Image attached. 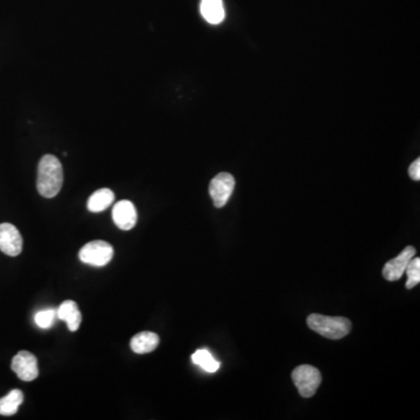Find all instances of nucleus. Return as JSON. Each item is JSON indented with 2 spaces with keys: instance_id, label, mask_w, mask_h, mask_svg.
<instances>
[{
  "instance_id": "nucleus-5",
  "label": "nucleus",
  "mask_w": 420,
  "mask_h": 420,
  "mask_svg": "<svg viewBox=\"0 0 420 420\" xmlns=\"http://www.w3.org/2000/svg\"><path fill=\"white\" fill-rule=\"evenodd\" d=\"M235 188V177L229 173L222 172L210 181L209 194L213 199L214 206L222 208L227 204Z\"/></svg>"
},
{
  "instance_id": "nucleus-7",
  "label": "nucleus",
  "mask_w": 420,
  "mask_h": 420,
  "mask_svg": "<svg viewBox=\"0 0 420 420\" xmlns=\"http://www.w3.org/2000/svg\"><path fill=\"white\" fill-rule=\"evenodd\" d=\"M416 256V249L414 246H407L397 257L385 264L383 267V277L387 282H397L405 273L407 264Z\"/></svg>"
},
{
  "instance_id": "nucleus-17",
  "label": "nucleus",
  "mask_w": 420,
  "mask_h": 420,
  "mask_svg": "<svg viewBox=\"0 0 420 420\" xmlns=\"http://www.w3.org/2000/svg\"><path fill=\"white\" fill-rule=\"evenodd\" d=\"M56 318H57V315H56L55 309H45V311L36 313L34 320L40 328L47 329L54 325Z\"/></svg>"
},
{
  "instance_id": "nucleus-13",
  "label": "nucleus",
  "mask_w": 420,
  "mask_h": 420,
  "mask_svg": "<svg viewBox=\"0 0 420 420\" xmlns=\"http://www.w3.org/2000/svg\"><path fill=\"white\" fill-rule=\"evenodd\" d=\"M115 201V194L109 188H102L96 191L89 197L88 209L92 213H101L103 210L108 209Z\"/></svg>"
},
{
  "instance_id": "nucleus-16",
  "label": "nucleus",
  "mask_w": 420,
  "mask_h": 420,
  "mask_svg": "<svg viewBox=\"0 0 420 420\" xmlns=\"http://www.w3.org/2000/svg\"><path fill=\"white\" fill-rule=\"evenodd\" d=\"M407 289H411L416 287L420 282V260L414 257L412 260L407 264Z\"/></svg>"
},
{
  "instance_id": "nucleus-14",
  "label": "nucleus",
  "mask_w": 420,
  "mask_h": 420,
  "mask_svg": "<svg viewBox=\"0 0 420 420\" xmlns=\"http://www.w3.org/2000/svg\"><path fill=\"white\" fill-rule=\"evenodd\" d=\"M23 402V394L21 391H11L5 397L0 398V414L1 416H13L17 414L18 409Z\"/></svg>"
},
{
  "instance_id": "nucleus-10",
  "label": "nucleus",
  "mask_w": 420,
  "mask_h": 420,
  "mask_svg": "<svg viewBox=\"0 0 420 420\" xmlns=\"http://www.w3.org/2000/svg\"><path fill=\"white\" fill-rule=\"evenodd\" d=\"M56 315L60 320L66 321L68 328L72 332H76L82 322V314L79 312V306L72 300L63 302L59 309L56 311Z\"/></svg>"
},
{
  "instance_id": "nucleus-9",
  "label": "nucleus",
  "mask_w": 420,
  "mask_h": 420,
  "mask_svg": "<svg viewBox=\"0 0 420 420\" xmlns=\"http://www.w3.org/2000/svg\"><path fill=\"white\" fill-rule=\"evenodd\" d=\"M137 210L131 201H119L112 209V219L119 229H132L137 223Z\"/></svg>"
},
{
  "instance_id": "nucleus-11",
  "label": "nucleus",
  "mask_w": 420,
  "mask_h": 420,
  "mask_svg": "<svg viewBox=\"0 0 420 420\" xmlns=\"http://www.w3.org/2000/svg\"><path fill=\"white\" fill-rule=\"evenodd\" d=\"M200 11L204 20L211 25H219L226 18L222 0H201Z\"/></svg>"
},
{
  "instance_id": "nucleus-12",
  "label": "nucleus",
  "mask_w": 420,
  "mask_h": 420,
  "mask_svg": "<svg viewBox=\"0 0 420 420\" xmlns=\"http://www.w3.org/2000/svg\"><path fill=\"white\" fill-rule=\"evenodd\" d=\"M159 341V336L155 333L140 332L131 338V349L137 354H148L155 350Z\"/></svg>"
},
{
  "instance_id": "nucleus-4",
  "label": "nucleus",
  "mask_w": 420,
  "mask_h": 420,
  "mask_svg": "<svg viewBox=\"0 0 420 420\" xmlns=\"http://www.w3.org/2000/svg\"><path fill=\"white\" fill-rule=\"evenodd\" d=\"M79 260L92 266H105L114 257V248L104 241H92L83 246L79 253Z\"/></svg>"
},
{
  "instance_id": "nucleus-8",
  "label": "nucleus",
  "mask_w": 420,
  "mask_h": 420,
  "mask_svg": "<svg viewBox=\"0 0 420 420\" xmlns=\"http://www.w3.org/2000/svg\"><path fill=\"white\" fill-rule=\"evenodd\" d=\"M0 251L16 257L23 251V237L13 224H0Z\"/></svg>"
},
{
  "instance_id": "nucleus-15",
  "label": "nucleus",
  "mask_w": 420,
  "mask_h": 420,
  "mask_svg": "<svg viewBox=\"0 0 420 420\" xmlns=\"http://www.w3.org/2000/svg\"><path fill=\"white\" fill-rule=\"evenodd\" d=\"M192 361L194 365H199L207 372H216L220 369V362L215 360V358L210 354V351L207 349H197L192 355Z\"/></svg>"
},
{
  "instance_id": "nucleus-3",
  "label": "nucleus",
  "mask_w": 420,
  "mask_h": 420,
  "mask_svg": "<svg viewBox=\"0 0 420 420\" xmlns=\"http://www.w3.org/2000/svg\"><path fill=\"white\" fill-rule=\"evenodd\" d=\"M292 381L298 387L299 394L304 398L313 397L321 385L320 371L313 365H302L292 371Z\"/></svg>"
},
{
  "instance_id": "nucleus-2",
  "label": "nucleus",
  "mask_w": 420,
  "mask_h": 420,
  "mask_svg": "<svg viewBox=\"0 0 420 420\" xmlns=\"http://www.w3.org/2000/svg\"><path fill=\"white\" fill-rule=\"evenodd\" d=\"M307 325L313 332L329 340H340L347 336L351 331L350 320L342 316L311 314L307 318Z\"/></svg>"
},
{
  "instance_id": "nucleus-1",
  "label": "nucleus",
  "mask_w": 420,
  "mask_h": 420,
  "mask_svg": "<svg viewBox=\"0 0 420 420\" xmlns=\"http://www.w3.org/2000/svg\"><path fill=\"white\" fill-rule=\"evenodd\" d=\"M63 184V168L57 158L52 155H43L38 166L36 188L40 195L47 199L56 197Z\"/></svg>"
},
{
  "instance_id": "nucleus-6",
  "label": "nucleus",
  "mask_w": 420,
  "mask_h": 420,
  "mask_svg": "<svg viewBox=\"0 0 420 420\" xmlns=\"http://www.w3.org/2000/svg\"><path fill=\"white\" fill-rule=\"evenodd\" d=\"M11 368L21 381H34L39 375L38 360L30 351H19L12 360Z\"/></svg>"
},
{
  "instance_id": "nucleus-18",
  "label": "nucleus",
  "mask_w": 420,
  "mask_h": 420,
  "mask_svg": "<svg viewBox=\"0 0 420 420\" xmlns=\"http://www.w3.org/2000/svg\"><path fill=\"white\" fill-rule=\"evenodd\" d=\"M409 175H410L411 179L414 181L420 180V160L414 161L411 164L410 168H409Z\"/></svg>"
}]
</instances>
